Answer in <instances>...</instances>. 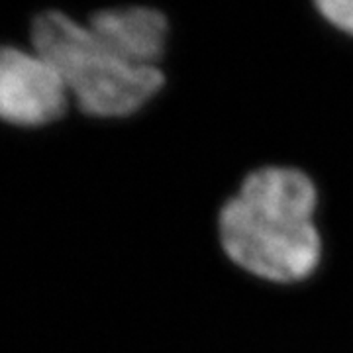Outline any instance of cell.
<instances>
[{"mask_svg": "<svg viewBox=\"0 0 353 353\" xmlns=\"http://www.w3.org/2000/svg\"><path fill=\"white\" fill-rule=\"evenodd\" d=\"M87 26L108 50L136 67H157L169 34L165 14L145 6L101 10Z\"/></svg>", "mask_w": 353, "mask_h": 353, "instance_id": "4", "label": "cell"}, {"mask_svg": "<svg viewBox=\"0 0 353 353\" xmlns=\"http://www.w3.org/2000/svg\"><path fill=\"white\" fill-rule=\"evenodd\" d=\"M32 48L63 79L71 101L94 118H126L163 88L159 67H136L120 59L63 12H43L32 24Z\"/></svg>", "mask_w": 353, "mask_h": 353, "instance_id": "2", "label": "cell"}, {"mask_svg": "<svg viewBox=\"0 0 353 353\" xmlns=\"http://www.w3.org/2000/svg\"><path fill=\"white\" fill-rule=\"evenodd\" d=\"M318 190L294 167H261L222 206L218 232L232 263L271 283H299L320 265Z\"/></svg>", "mask_w": 353, "mask_h": 353, "instance_id": "1", "label": "cell"}, {"mask_svg": "<svg viewBox=\"0 0 353 353\" xmlns=\"http://www.w3.org/2000/svg\"><path fill=\"white\" fill-rule=\"evenodd\" d=\"M71 97L55 67L38 51L0 46V120L38 128L57 122Z\"/></svg>", "mask_w": 353, "mask_h": 353, "instance_id": "3", "label": "cell"}, {"mask_svg": "<svg viewBox=\"0 0 353 353\" xmlns=\"http://www.w3.org/2000/svg\"><path fill=\"white\" fill-rule=\"evenodd\" d=\"M316 8L334 28L353 36V0H324L318 2Z\"/></svg>", "mask_w": 353, "mask_h": 353, "instance_id": "5", "label": "cell"}]
</instances>
